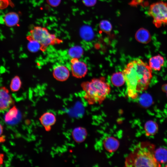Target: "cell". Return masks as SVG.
Here are the masks:
<instances>
[{
  "label": "cell",
  "mask_w": 167,
  "mask_h": 167,
  "mask_svg": "<svg viewBox=\"0 0 167 167\" xmlns=\"http://www.w3.org/2000/svg\"><path fill=\"white\" fill-rule=\"evenodd\" d=\"M128 97L136 99L148 88L152 78V69L149 65L139 58L128 62L123 71Z\"/></svg>",
  "instance_id": "obj_1"
},
{
  "label": "cell",
  "mask_w": 167,
  "mask_h": 167,
  "mask_svg": "<svg viewBox=\"0 0 167 167\" xmlns=\"http://www.w3.org/2000/svg\"><path fill=\"white\" fill-rule=\"evenodd\" d=\"M154 146L148 142L137 145L126 157V167L160 166L155 156Z\"/></svg>",
  "instance_id": "obj_2"
},
{
  "label": "cell",
  "mask_w": 167,
  "mask_h": 167,
  "mask_svg": "<svg viewBox=\"0 0 167 167\" xmlns=\"http://www.w3.org/2000/svg\"><path fill=\"white\" fill-rule=\"evenodd\" d=\"M81 87L85 92L84 98L90 105L102 103L109 94L111 90L109 85L103 77L83 82Z\"/></svg>",
  "instance_id": "obj_3"
},
{
  "label": "cell",
  "mask_w": 167,
  "mask_h": 167,
  "mask_svg": "<svg viewBox=\"0 0 167 167\" xmlns=\"http://www.w3.org/2000/svg\"><path fill=\"white\" fill-rule=\"evenodd\" d=\"M30 37L38 42L41 45V51H45L48 46L59 44L62 41L54 34L50 33L45 27H34L29 32Z\"/></svg>",
  "instance_id": "obj_4"
},
{
  "label": "cell",
  "mask_w": 167,
  "mask_h": 167,
  "mask_svg": "<svg viewBox=\"0 0 167 167\" xmlns=\"http://www.w3.org/2000/svg\"><path fill=\"white\" fill-rule=\"evenodd\" d=\"M148 13L153 19V23L157 28L167 25V3L159 1L150 5Z\"/></svg>",
  "instance_id": "obj_5"
},
{
  "label": "cell",
  "mask_w": 167,
  "mask_h": 167,
  "mask_svg": "<svg viewBox=\"0 0 167 167\" xmlns=\"http://www.w3.org/2000/svg\"><path fill=\"white\" fill-rule=\"evenodd\" d=\"M71 62V69L73 76L77 78H82L86 75L88 68L84 62L79 61L77 58H72Z\"/></svg>",
  "instance_id": "obj_6"
},
{
  "label": "cell",
  "mask_w": 167,
  "mask_h": 167,
  "mask_svg": "<svg viewBox=\"0 0 167 167\" xmlns=\"http://www.w3.org/2000/svg\"><path fill=\"white\" fill-rule=\"evenodd\" d=\"M14 103L9 90L5 86L0 87V111L10 108Z\"/></svg>",
  "instance_id": "obj_7"
},
{
  "label": "cell",
  "mask_w": 167,
  "mask_h": 167,
  "mask_svg": "<svg viewBox=\"0 0 167 167\" xmlns=\"http://www.w3.org/2000/svg\"><path fill=\"white\" fill-rule=\"evenodd\" d=\"M39 119L45 130L48 131L51 130L52 126L55 124L56 120L54 114L49 112L44 113Z\"/></svg>",
  "instance_id": "obj_8"
},
{
  "label": "cell",
  "mask_w": 167,
  "mask_h": 167,
  "mask_svg": "<svg viewBox=\"0 0 167 167\" xmlns=\"http://www.w3.org/2000/svg\"><path fill=\"white\" fill-rule=\"evenodd\" d=\"M53 75L57 80L64 81L66 80L70 75V72L68 68L65 66L58 65L54 69Z\"/></svg>",
  "instance_id": "obj_9"
},
{
  "label": "cell",
  "mask_w": 167,
  "mask_h": 167,
  "mask_svg": "<svg viewBox=\"0 0 167 167\" xmlns=\"http://www.w3.org/2000/svg\"><path fill=\"white\" fill-rule=\"evenodd\" d=\"M103 145L108 152H113L118 149L119 143L118 140L114 137H108L104 140Z\"/></svg>",
  "instance_id": "obj_10"
},
{
  "label": "cell",
  "mask_w": 167,
  "mask_h": 167,
  "mask_svg": "<svg viewBox=\"0 0 167 167\" xmlns=\"http://www.w3.org/2000/svg\"><path fill=\"white\" fill-rule=\"evenodd\" d=\"M149 65L152 69L160 71L165 63L164 58L161 55H158L151 58L149 61Z\"/></svg>",
  "instance_id": "obj_11"
},
{
  "label": "cell",
  "mask_w": 167,
  "mask_h": 167,
  "mask_svg": "<svg viewBox=\"0 0 167 167\" xmlns=\"http://www.w3.org/2000/svg\"><path fill=\"white\" fill-rule=\"evenodd\" d=\"M135 37L139 42L142 43H147L151 40V36L149 31L146 29L140 28L136 32Z\"/></svg>",
  "instance_id": "obj_12"
},
{
  "label": "cell",
  "mask_w": 167,
  "mask_h": 167,
  "mask_svg": "<svg viewBox=\"0 0 167 167\" xmlns=\"http://www.w3.org/2000/svg\"><path fill=\"white\" fill-rule=\"evenodd\" d=\"M4 21L6 25L9 27L17 25L19 21L18 15L15 12H10L6 14L4 17Z\"/></svg>",
  "instance_id": "obj_13"
},
{
  "label": "cell",
  "mask_w": 167,
  "mask_h": 167,
  "mask_svg": "<svg viewBox=\"0 0 167 167\" xmlns=\"http://www.w3.org/2000/svg\"><path fill=\"white\" fill-rule=\"evenodd\" d=\"M79 34L81 38L86 41L92 40L94 36V33L92 28L88 25H84L80 29Z\"/></svg>",
  "instance_id": "obj_14"
},
{
  "label": "cell",
  "mask_w": 167,
  "mask_h": 167,
  "mask_svg": "<svg viewBox=\"0 0 167 167\" xmlns=\"http://www.w3.org/2000/svg\"><path fill=\"white\" fill-rule=\"evenodd\" d=\"M87 135L85 129L81 127L75 128L72 133V135L74 140L77 143L83 142L85 139Z\"/></svg>",
  "instance_id": "obj_15"
},
{
  "label": "cell",
  "mask_w": 167,
  "mask_h": 167,
  "mask_svg": "<svg viewBox=\"0 0 167 167\" xmlns=\"http://www.w3.org/2000/svg\"><path fill=\"white\" fill-rule=\"evenodd\" d=\"M111 80L112 84L117 87L122 86L125 82L123 73L121 72L113 73L111 77Z\"/></svg>",
  "instance_id": "obj_16"
},
{
  "label": "cell",
  "mask_w": 167,
  "mask_h": 167,
  "mask_svg": "<svg viewBox=\"0 0 167 167\" xmlns=\"http://www.w3.org/2000/svg\"><path fill=\"white\" fill-rule=\"evenodd\" d=\"M144 129L147 135H152L156 134L158 130V126L156 122L149 121L145 124Z\"/></svg>",
  "instance_id": "obj_17"
},
{
  "label": "cell",
  "mask_w": 167,
  "mask_h": 167,
  "mask_svg": "<svg viewBox=\"0 0 167 167\" xmlns=\"http://www.w3.org/2000/svg\"><path fill=\"white\" fill-rule=\"evenodd\" d=\"M27 39L29 41L27 47L28 50L32 52H36L39 50H41V46L37 41L32 38L28 35Z\"/></svg>",
  "instance_id": "obj_18"
},
{
  "label": "cell",
  "mask_w": 167,
  "mask_h": 167,
  "mask_svg": "<svg viewBox=\"0 0 167 167\" xmlns=\"http://www.w3.org/2000/svg\"><path fill=\"white\" fill-rule=\"evenodd\" d=\"M155 156L159 163H164L167 161V150L159 148L155 151Z\"/></svg>",
  "instance_id": "obj_19"
},
{
  "label": "cell",
  "mask_w": 167,
  "mask_h": 167,
  "mask_svg": "<svg viewBox=\"0 0 167 167\" xmlns=\"http://www.w3.org/2000/svg\"><path fill=\"white\" fill-rule=\"evenodd\" d=\"M83 53V49L79 46H72L68 51L69 55L72 58H78L81 57Z\"/></svg>",
  "instance_id": "obj_20"
},
{
  "label": "cell",
  "mask_w": 167,
  "mask_h": 167,
  "mask_svg": "<svg viewBox=\"0 0 167 167\" xmlns=\"http://www.w3.org/2000/svg\"><path fill=\"white\" fill-rule=\"evenodd\" d=\"M21 79L18 76H15L11 81L10 88L12 92H16L19 91L21 86Z\"/></svg>",
  "instance_id": "obj_21"
},
{
  "label": "cell",
  "mask_w": 167,
  "mask_h": 167,
  "mask_svg": "<svg viewBox=\"0 0 167 167\" xmlns=\"http://www.w3.org/2000/svg\"><path fill=\"white\" fill-rule=\"evenodd\" d=\"M18 113V109L15 106H13L6 114L5 121L7 122L11 121L17 117Z\"/></svg>",
  "instance_id": "obj_22"
},
{
  "label": "cell",
  "mask_w": 167,
  "mask_h": 167,
  "mask_svg": "<svg viewBox=\"0 0 167 167\" xmlns=\"http://www.w3.org/2000/svg\"><path fill=\"white\" fill-rule=\"evenodd\" d=\"M99 26L101 30L106 33L110 32L112 28V25L110 22L106 20L101 21L100 23Z\"/></svg>",
  "instance_id": "obj_23"
},
{
  "label": "cell",
  "mask_w": 167,
  "mask_h": 167,
  "mask_svg": "<svg viewBox=\"0 0 167 167\" xmlns=\"http://www.w3.org/2000/svg\"><path fill=\"white\" fill-rule=\"evenodd\" d=\"M9 6H13L11 0H0V10L4 9Z\"/></svg>",
  "instance_id": "obj_24"
},
{
  "label": "cell",
  "mask_w": 167,
  "mask_h": 167,
  "mask_svg": "<svg viewBox=\"0 0 167 167\" xmlns=\"http://www.w3.org/2000/svg\"><path fill=\"white\" fill-rule=\"evenodd\" d=\"M46 1L49 5L53 7L58 6L61 2V0H46Z\"/></svg>",
  "instance_id": "obj_25"
},
{
  "label": "cell",
  "mask_w": 167,
  "mask_h": 167,
  "mask_svg": "<svg viewBox=\"0 0 167 167\" xmlns=\"http://www.w3.org/2000/svg\"><path fill=\"white\" fill-rule=\"evenodd\" d=\"M83 4L86 6H92L96 4L97 0H82Z\"/></svg>",
  "instance_id": "obj_26"
},
{
  "label": "cell",
  "mask_w": 167,
  "mask_h": 167,
  "mask_svg": "<svg viewBox=\"0 0 167 167\" xmlns=\"http://www.w3.org/2000/svg\"><path fill=\"white\" fill-rule=\"evenodd\" d=\"M4 155L3 154L0 153V166L3 163Z\"/></svg>",
  "instance_id": "obj_27"
},
{
  "label": "cell",
  "mask_w": 167,
  "mask_h": 167,
  "mask_svg": "<svg viewBox=\"0 0 167 167\" xmlns=\"http://www.w3.org/2000/svg\"><path fill=\"white\" fill-rule=\"evenodd\" d=\"M3 128L2 126L0 124V136L3 132Z\"/></svg>",
  "instance_id": "obj_28"
}]
</instances>
